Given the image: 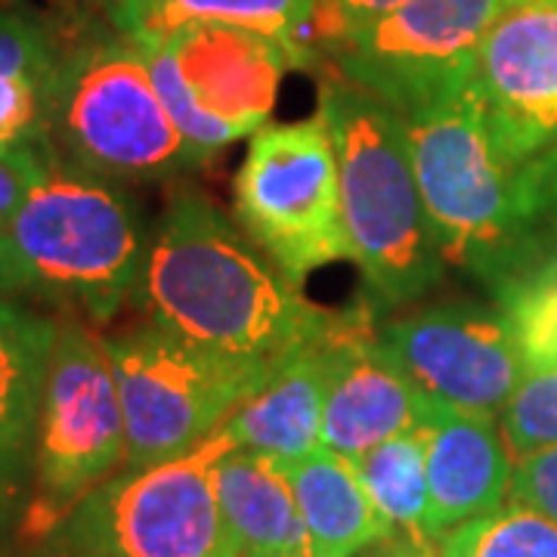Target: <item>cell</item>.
I'll return each mask as SVG.
<instances>
[{
	"label": "cell",
	"instance_id": "30",
	"mask_svg": "<svg viewBox=\"0 0 557 557\" xmlns=\"http://www.w3.org/2000/svg\"><path fill=\"white\" fill-rule=\"evenodd\" d=\"M28 557H100V555H81V552L60 548V545H53V542H40V545H32V548H28Z\"/></svg>",
	"mask_w": 557,
	"mask_h": 557
},
{
	"label": "cell",
	"instance_id": "7",
	"mask_svg": "<svg viewBox=\"0 0 557 557\" xmlns=\"http://www.w3.org/2000/svg\"><path fill=\"white\" fill-rule=\"evenodd\" d=\"M102 341L124 416V468L159 465L196 449L276 366L205 347L149 319Z\"/></svg>",
	"mask_w": 557,
	"mask_h": 557
},
{
	"label": "cell",
	"instance_id": "31",
	"mask_svg": "<svg viewBox=\"0 0 557 557\" xmlns=\"http://www.w3.org/2000/svg\"><path fill=\"white\" fill-rule=\"evenodd\" d=\"M0 557H28V548H20L16 539H0Z\"/></svg>",
	"mask_w": 557,
	"mask_h": 557
},
{
	"label": "cell",
	"instance_id": "17",
	"mask_svg": "<svg viewBox=\"0 0 557 557\" xmlns=\"http://www.w3.org/2000/svg\"><path fill=\"white\" fill-rule=\"evenodd\" d=\"M325 344L329 335L278 359L270 379L223 421L236 446L273 461L300 458L322 446Z\"/></svg>",
	"mask_w": 557,
	"mask_h": 557
},
{
	"label": "cell",
	"instance_id": "15",
	"mask_svg": "<svg viewBox=\"0 0 557 557\" xmlns=\"http://www.w3.org/2000/svg\"><path fill=\"white\" fill-rule=\"evenodd\" d=\"M418 434L428 456L431 527L437 542L461 523L502 508L511 493L515 456L498 418L465 412L424 394Z\"/></svg>",
	"mask_w": 557,
	"mask_h": 557
},
{
	"label": "cell",
	"instance_id": "12",
	"mask_svg": "<svg viewBox=\"0 0 557 557\" xmlns=\"http://www.w3.org/2000/svg\"><path fill=\"white\" fill-rule=\"evenodd\" d=\"M379 338L421 394L478 416H502L527 369L508 307L449 300L381 322Z\"/></svg>",
	"mask_w": 557,
	"mask_h": 557
},
{
	"label": "cell",
	"instance_id": "2",
	"mask_svg": "<svg viewBox=\"0 0 557 557\" xmlns=\"http://www.w3.org/2000/svg\"><path fill=\"white\" fill-rule=\"evenodd\" d=\"M134 304L174 335L267 362L332 335L341 319L196 189L174 193L156 220Z\"/></svg>",
	"mask_w": 557,
	"mask_h": 557
},
{
	"label": "cell",
	"instance_id": "14",
	"mask_svg": "<svg viewBox=\"0 0 557 557\" xmlns=\"http://www.w3.org/2000/svg\"><path fill=\"white\" fill-rule=\"evenodd\" d=\"M372 304L338 319L325 344L322 446L357 461L384 440L416 431L424 394L381 344Z\"/></svg>",
	"mask_w": 557,
	"mask_h": 557
},
{
	"label": "cell",
	"instance_id": "13",
	"mask_svg": "<svg viewBox=\"0 0 557 557\" xmlns=\"http://www.w3.org/2000/svg\"><path fill=\"white\" fill-rule=\"evenodd\" d=\"M471 84L511 159L557 149V0H511L483 40Z\"/></svg>",
	"mask_w": 557,
	"mask_h": 557
},
{
	"label": "cell",
	"instance_id": "26",
	"mask_svg": "<svg viewBox=\"0 0 557 557\" xmlns=\"http://www.w3.org/2000/svg\"><path fill=\"white\" fill-rule=\"evenodd\" d=\"M508 498L527 508H536L539 515L557 523V446L539 449L515 461Z\"/></svg>",
	"mask_w": 557,
	"mask_h": 557
},
{
	"label": "cell",
	"instance_id": "28",
	"mask_svg": "<svg viewBox=\"0 0 557 557\" xmlns=\"http://www.w3.org/2000/svg\"><path fill=\"white\" fill-rule=\"evenodd\" d=\"M357 557H440V548H434V539L391 533V536L375 542L372 548H366Z\"/></svg>",
	"mask_w": 557,
	"mask_h": 557
},
{
	"label": "cell",
	"instance_id": "33",
	"mask_svg": "<svg viewBox=\"0 0 557 557\" xmlns=\"http://www.w3.org/2000/svg\"><path fill=\"white\" fill-rule=\"evenodd\" d=\"M508 3H511V0H508Z\"/></svg>",
	"mask_w": 557,
	"mask_h": 557
},
{
	"label": "cell",
	"instance_id": "16",
	"mask_svg": "<svg viewBox=\"0 0 557 557\" xmlns=\"http://www.w3.org/2000/svg\"><path fill=\"white\" fill-rule=\"evenodd\" d=\"M57 317L25 300L0 304V539H16L32 498L40 397Z\"/></svg>",
	"mask_w": 557,
	"mask_h": 557
},
{
	"label": "cell",
	"instance_id": "22",
	"mask_svg": "<svg viewBox=\"0 0 557 557\" xmlns=\"http://www.w3.org/2000/svg\"><path fill=\"white\" fill-rule=\"evenodd\" d=\"M214 486L223 520L239 542L242 557L310 548L298 502L273 458L233 446L214 468Z\"/></svg>",
	"mask_w": 557,
	"mask_h": 557
},
{
	"label": "cell",
	"instance_id": "8",
	"mask_svg": "<svg viewBox=\"0 0 557 557\" xmlns=\"http://www.w3.org/2000/svg\"><path fill=\"white\" fill-rule=\"evenodd\" d=\"M233 446L220 424L186 456L121 468L44 542L100 557H242L214 486V468Z\"/></svg>",
	"mask_w": 557,
	"mask_h": 557
},
{
	"label": "cell",
	"instance_id": "23",
	"mask_svg": "<svg viewBox=\"0 0 557 557\" xmlns=\"http://www.w3.org/2000/svg\"><path fill=\"white\" fill-rule=\"evenodd\" d=\"M375 511L387 520L394 533L434 539L431 527V486H428V456L424 440L416 431L384 440L354 461Z\"/></svg>",
	"mask_w": 557,
	"mask_h": 557
},
{
	"label": "cell",
	"instance_id": "4",
	"mask_svg": "<svg viewBox=\"0 0 557 557\" xmlns=\"http://www.w3.org/2000/svg\"><path fill=\"white\" fill-rule=\"evenodd\" d=\"M0 242L25 298L57 304L100 329L134 304L152 226L115 180L50 156Z\"/></svg>",
	"mask_w": 557,
	"mask_h": 557
},
{
	"label": "cell",
	"instance_id": "11",
	"mask_svg": "<svg viewBox=\"0 0 557 557\" xmlns=\"http://www.w3.org/2000/svg\"><path fill=\"white\" fill-rule=\"evenodd\" d=\"M508 0H406L322 50L399 119L453 97L474 81L480 50Z\"/></svg>",
	"mask_w": 557,
	"mask_h": 557
},
{
	"label": "cell",
	"instance_id": "29",
	"mask_svg": "<svg viewBox=\"0 0 557 557\" xmlns=\"http://www.w3.org/2000/svg\"><path fill=\"white\" fill-rule=\"evenodd\" d=\"M7 300H25V292H22V282L10 263L3 242H0V304H7Z\"/></svg>",
	"mask_w": 557,
	"mask_h": 557
},
{
	"label": "cell",
	"instance_id": "24",
	"mask_svg": "<svg viewBox=\"0 0 557 557\" xmlns=\"http://www.w3.org/2000/svg\"><path fill=\"white\" fill-rule=\"evenodd\" d=\"M440 557H557V523L511 502L440 536Z\"/></svg>",
	"mask_w": 557,
	"mask_h": 557
},
{
	"label": "cell",
	"instance_id": "25",
	"mask_svg": "<svg viewBox=\"0 0 557 557\" xmlns=\"http://www.w3.org/2000/svg\"><path fill=\"white\" fill-rule=\"evenodd\" d=\"M317 13H313V44H317L319 60L322 50L332 47L335 40L347 38L350 32H357L369 22L381 20L384 13L403 7L406 0H313Z\"/></svg>",
	"mask_w": 557,
	"mask_h": 557
},
{
	"label": "cell",
	"instance_id": "27",
	"mask_svg": "<svg viewBox=\"0 0 557 557\" xmlns=\"http://www.w3.org/2000/svg\"><path fill=\"white\" fill-rule=\"evenodd\" d=\"M47 159L50 152H0V230L35 189Z\"/></svg>",
	"mask_w": 557,
	"mask_h": 557
},
{
	"label": "cell",
	"instance_id": "21",
	"mask_svg": "<svg viewBox=\"0 0 557 557\" xmlns=\"http://www.w3.org/2000/svg\"><path fill=\"white\" fill-rule=\"evenodd\" d=\"M502 307L518 319L527 359L518 394L502 412V434L518 461L557 446V273Z\"/></svg>",
	"mask_w": 557,
	"mask_h": 557
},
{
	"label": "cell",
	"instance_id": "18",
	"mask_svg": "<svg viewBox=\"0 0 557 557\" xmlns=\"http://www.w3.org/2000/svg\"><path fill=\"white\" fill-rule=\"evenodd\" d=\"M298 502L300 520L319 557H357L394 530L366 493L354 461L319 446L300 458L276 461Z\"/></svg>",
	"mask_w": 557,
	"mask_h": 557
},
{
	"label": "cell",
	"instance_id": "19",
	"mask_svg": "<svg viewBox=\"0 0 557 557\" xmlns=\"http://www.w3.org/2000/svg\"><path fill=\"white\" fill-rule=\"evenodd\" d=\"M313 13V0H106L112 32L137 47H159L189 25H239L317 53Z\"/></svg>",
	"mask_w": 557,
	"mask_h": 557
},
{
	"label": "cell",
	"instance_id": "1",
	"mask_svg": "<svg viewBox=\"0 0 557 557\" xmlns=\"http://www.w3.org/2000/svg\"><path fill=\"white\" fill-rule=\"evenodd\" d=\"M446 267L508 304L557 273V149L511 159L490 131L474 84L403 115Z\"/></svg>",
	"mask_w": 557,
	"mask_h": 557
},
{
	"label": "cell",
	"instance_id": "9",
	"mask_svg": "<svg viewBox=\"0 0 557 557\" xmlns=\"http://www.w3.org/2000/svg\"><path fill=\"white\" fill-rule=\"evenodd\" d=\"M171 121L201 164L267 127L288 72L322 62L239 25H189L159 47H139Z\"/></svg>",
	"mask_w": 557,
	"mask_h": 557
},
{
	"label": "cell",
	"instance_id": "5",
	"mask_svg": "<svg viewBox=\"0 0 557 557\" xmlns=\"http://www.w3.org/2000/svg\"><path fill=\"white\" fill-rule=\"evenodd\" d=\"M47 149L115 183L205 168L168 115L143 50L119 32L62 47Z\"/></svg>",
	"mask_w": 557,
	"mask_h": 557
},
{
	"label": "cell",
	"instance_id": "3",
	"mask_svg": "<svg viewBox=\"0 0 557 557\" xmlns=\"http://www.w3.org/2000/svg\"><path fill=\"white\" fill-rule=\"evenodd\" d=\"M341 177V211L372 307H406L446 273L418 186L406 124L391 106L338 72L319 84Z\"/></svg>",
	"mask_w": 557,
	"mask_h": 557
},
{
	"label": "cell",
	"instance_id": "32",
	"mask_svg": "<svg viewBox=\"0 0 557 557\" xmlns=\"http://www.w3.org/2000/svg\"><path fill=\"white\" fill-rule=\"evenodd\" d=\"M260 557H319V555H313V552L307 548V552H282V555H260Z\"/></svg>",
	"mask_w": 557,
	"mask_h": 557
},
{
	"label": "cell",
	"instance_id": "20",
	"mask_svg": "<svg viewBox=\"0 0 557 557\" xmlns=\"http://www.w3.org/2000/svg\"><path fill=\"white\" fill-rule=\"evenodd\" d=\"M62 47L35 16L0 3V152H50V102Z\"/></svg>",
	"mask_w": 557,
	"mask_h": 557
},
{
	"label": "cell",
	"instance_id": "10",
	"mask_svg": "<svg viewBox=\"0 0 557 557\" xmlns=\"http://www.w3.org/2000/svg\"><path fill=\"white\" fill-rule=\"evenodd\" d=\"M242 233L295 285L322 267L354 260L335 143L322 115L267 124L248 143L233 180Z\"/></svg>",
	"mask_w": 557,
	"mask_h": 557
},
{
	"label": "cell",
	"instance_id": "6",
	"mask_svg": "<svg viewBox=\"0 0 557 557\" xmlns=\"http://www.w3.org/2000/svg\"><path fill=\"white\" fill-rule=\"evenodd\" d=\"M124 461V416L106 341L94 322L60 313L40 397L32 498L16 539L25 548L44 542Z\"/></svg>",
	"mask_w": 557,
	"mask_h": 557
}]
</instances>
